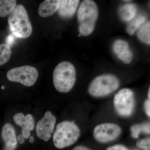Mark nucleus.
<instances>
[{
    "mask_svg": "<svg viewBox=\"0 0 150 150\" xmlns=\"http://www.w3.org/2000/svg\"><path fill=\"white\" fill-rule=\"evenodd\" d=\"M10 28L16 37L26 38L32 34V25L27 11L21 4L16 6L8 19Z\"/></svg>",
    "mask_w": 150,
    "mask_h": 150,
    "instance_id": "nucleus-1",
    "label": "nucleus"
},
{
    "mask_svg": "<svg viewBox=\"0 0 150 150\" xmlns=\"http://www.w3.org/2000/svg\"><path fill=\"white\" fill-rule=\"evenodd\" d=\"M98 16V8L94 1L84 0L82 2L77 14L79 30L81 35L88 36L92 33Z\"/></svg>",
    "mask_w": 150,
    "mask_h": 150,
    "instance_id": "nucleus-2",
    "label": "nucleus"
},
{
    "mask_svg": "<svg viewBox=\"0 0 150 150\" xmlns=\"http://www.w3.org/2000/svg\"><path fill=\"white\" fill-rule=\"evenodd\" d=\"M53 83L58 91L67 93L71 91L76 81L74 66L69 62H63L57 65L53 72Z\"/></svg>",
    "mask_w": 150,
    "mask_h": 150,
    "instance_id": "nucleus-3",
    "label": "nucleus"
},
{
    "mask_svg": "<svg viewBox=\"0 0 150 150\" xmlns=\"http://www.w3.org/2000/svg\"><path fill=\"white\" fill-rule=\"evenodd\" d=\"M80 135V131L74 122L64 121L56 126L53 136V142L56 148L63 149L73 144Z\"/></svg>",
    "mask_w": 150,
    "mask_h": 150,
    "instance_id": "nucleus-4",
    "label": "nucleus"
},
{
    "mask_svg": "<svg viewBox=\"0 0 150 150\" xmlns=\"http://www.w3.org/2000/svg\"><path fill=\"white\" fill-rule=\"evenodd\" d=\"M119 84V80L114 75H100L92 81L89 86L88 92L95 97L105 96L117 90Z\"/></svg>",
    "mask_w": 150,
    "mask_h": 150,
    "instance_id": "nucleus-5",
    "label": "nucleus"
},
{
    "mask_svg": "<svg viewBox=\"0 0 150 150\" xmlns=\"http://www.w3.org/2000/svg\"><path fill=\"white\" fill-rule=\"evenodd\" d=\"M7 78L11 81L20 83L26 86H33L38 76V70L30 66L13 68L7 73Z\"/></svg>",
    "mask_w": 150,
    "mask_h": 150,
    "instance_id": "nucleus-6",
    "label": "nucleus"
},
{
    "mask_svg": "<svg viewBox=\"0 0 150 150\" xmlns=\"http://www.w3.org/2000/svg\"><path fill=\"white\" fill-rule=\"evenodd\" d=\"M114 107L119 115L130 116L134 111L135 106L134 93L129 88H123L115 95L114 99Z\"/></svg>",
    "mask_w": 150,
    "mask_h": 150,
    "instance_id": "nucleus-7",
    "label": "nucleus"
},
{
    "mask_svg": "<svg viewBox=\"0 0 150 150\" xmlns=\"http://www.w3.org/2000/svg\"><path fill=\"white\" fill-rule=\"evenodd\" d=\"M121 133V129L117 124L105 123L98 125L94 130V136L98 142L106 143L115 140Z\"/></svg>",
    "mask_w": 150,
    "mask_h": 150,
    "instance_id": "nucleus-8",
    "label": "nucleus"
},
{
    "mask_svg": "<svg viewBox=\"0 0 150 150\" xmlns=\"http://www.w3.org/2000/svg\"><path fill=\"white\" fill-rule=\"evenodd\" d=\"M56 122L55 116L50 111L46 112L42 119L38 122L36 126V134L39 139L48 141L54 132Z\"/></svg>",
    "mask_w": 150,
    "mask_h": 150,
    "instance_id": "nucleus-9",
    "label": "nucleus"
},
{
    "mask_svg": "<svg viewBox=\"0 0 150 150\" xmlns=\"http://www.w3.org/2000/svg\"><path fill=\"white\" fill-rule=\"evenodd\" d=\"M15 123L22 127V134L25 139L30 137V131L35 127L34 120L31 114L25 115L22 112L16 113L13 116Z\"/></svg>",
    "mask_w": 150,
    "mask_h": 150,
    "instance_id": "nucleus-10",
    "label": "nucleus"
},
{
    "mask_svg": "<svg viewBox=\"0 0 150 150\" xmlns=\"http://www.w3.org/2000/svg\"><path fill=\"white\" fill-rule=\"evenodd\" d=\"M113 51L118 58L126 64L131 63L133 54L129 49V44L125 40L118 39L115 40L112 46Z\"/></svg>",
    "mask_w": 150,
    "mask_h": 150,
    "instance_id": "nucleus-11",
    "label": "nucleus"
},
{
    "mask_svg": "<svg viewBox=\"0 0 150 150\" xmlns=\"http://www.w3.org/2000/svg\"><path fill=\"white\" fill-rule=\"evenodd\" d=\"M1 137L5 143V150H14L17 144L15 130L10 123H6L2 129Z\"/></svg>",
    "mask_w": 150,
    "mask_h": 150,
    "instance_id": "nucleus-12",
    "label": "nucleus"
},
{
    "mask_svg": "<svg viewBox=\"0 0 150 150\" xmlns=\"http://www.w3.org/2000/svg\"><path fill=\"white\" fill-rule=\"evenodd\" d=\"M79 2L78 0L61 1L58 10L59 15L62 18H71L76 12Z\"/></svg>",
    "mask_w": 150,
    "mask_h": 150,
    "instance_id": "nucleus-13",
    "label": "nucleus"
},
{
    "mask_svg": "<svg viewBox=\"0 0 150 150\" xmlns=\"http://www.w3.org/2000/svg\"><path fill=\"white\" fill-rule=\"evenodd\" d=\"M60 0H46L40 4L38 13L40 16L48 17L58 11L60 4Z\"/></svg>",
    "mask_w": 150,
    "mask_h": 150,
    "instance_id": "nucleus-14",
    "label": "nucleus"
},
{
    "mask_svg": "<svg viewBox=\"0 0 150 150\" xmlns=\"http://www.w3.org/2000/svg\"><path fill=\"white\" fill-rule=\"evenodd\" d=\"M137 11V6L134 4H126L119 8V15L123 21H131L136 16Z\"/></svg>",
    "mask_w": 150,
    "mask_h": 150,
    "instance_id": "nucleus-15",
    "label": "nucleus"
},
{
    "mask_svg": "<svg viewBox=\"0 0 150 150\" xmlns=\"http://www.w3.org/2000/svg\"><path fill=\"white\" fill-rule=\"evenodd\" d=\"M15 0H0V17L4 18L13 11L16 6Z\"/></svg>",
    "mask_w": 150,
    "mask_h": 150,
    "instance_id": "nucleus-16",
    "label": "nucleus"
},
{
    "mask_svg": "<svg viewBox=\"0 0 150 150\" xmlns=\"http://www.w3.org/2000/svg\"><path fill=\"white\" fill-rule=\"evenodd\" d=\"M137 36L140 41L146 44H150V23L149 21L144 23L139 30Z\"/></svg>",
    "mask_w": 150,
    "mask_h": 150,
    "instance_id": "nucleus-17",
    "label": "nucleus"
},
{
    "mask_svg": "<svg viewBox=\"0 0 150 150\" xmlns=\"http://www.w3.org/2000/svg\"><path fill=\"white\" fill-rule=\"evenodd\" d=\"M146 20L145 16L141 15L138 16L132 20V21L129 23L126 28V31L130 35H132L136 32L137 29L144 24Z\"/></svg>",
    "mask_w": 150,
    "mask_h": 150,
    "instance_id": "nucleus-18",
    "label": "nucleus"
},
{
    "mask_svg": "<svg viewBox=\"0 0 150 150\" xmlns=\"http://www.w3.org/2000/svg\"><path fill=\"white\" fill-rule=\"evenodd\" d=\"M10 46L6 43L0 44V66L8 62L11 55Z\"/></svg>",
    "mask_w": 150,
    "mask_h": 150,
    "instance_id": "nucleus-19",
    "label": "nucleus"
},
{
    "mask_svg": "<svg viewBox=\"0 0 150 150\" xmlns=\"http://www.w3.org/2000/svg\"><path fill=\"white\" fill-rule=\"evenodd\" d=\"M132 137L137 138L141 132L146 134H150V124L149 123L136 124L132 126L131 128Z\"/></svg>",
    "mask_w": 150,
    "mask_h": 150,
    "instance_id": "nucleus-20",
    "label": "nucleus"
},
{
    "mask_svg": "<svg viewBox=\"0 0 150 150\" xmlns=\"http://www.w3.org/2000/svg\"><path fill=\"white\" fill-rule=\"evenodd\" d=\"M150 144L149 139L139 140L137 143V146L146 150H150Z\"/></svg>",
    "mask_w": 150,
    "mask_h": 150,
    "instance_id": "nucleus-21",
    "label": "nucleus"
},
{
    "mask_svg": "<svg viewBox=\"0 0 150 150\" xmlns=\"http://www.w3.org/2000/svg\"><path fill=\"white\" fill-rule=\"evenodd\" d=\"M106 150H128V149L122 145H117L110 147Z\"/></svg>",
    "mask_w": 150,
    "mask_h": 150,
    "instance_id": "nucleus-22",
    "label": "nucleus"
},
{
    "mask_svg": "<svg viewBox=\"0 0 150 150\" xmlns=\"http://www.w3.org/2000/svg\"><path fill=\"white\" fill-rule=\"evenodd\" d=\"M150 100L148 99L146 100L145 103L144 108L145 111L146 112L148 116L150 117Z\"/></svg>",
    "mask_w": 150,
    "mask_h": 150,
    "instance_id": "nucleus-23",
    "label": "nucleus"
},
{
    "mask_svg": "<svg viewBox=\"0 0 150 150\" xmlns=\"http://www.w3.org/2000/svg\"><path fill=\"white\" fill-rule=\"evenodd\" d=\"M73 150H91L88 148L83 146H78L74 148Z\"/></svg>",
    "mask_w": 150,
    "mask_h": 150,
    "instance_id": "nucleus-24",
    "label": "nucleus"
},
{
    "mask_svg": "<svg viewBox=\"0 0 150 150\" xmlns=\"http://www.w3.org/2000/svg\"><path fill=\"white\" fill-rule=\"evenodd\" d=\"M24 139L25 138L23 136L22 134H20L19 135L18 139V141L20 144H23L24 142Z\"/></svg>",
    "mask_w": 150,
    "mask_h": 150,
    "instance_id": "nucleus-25",
    "label": "nucleus"
},
{
    "mask_svg": "<svg viewBox=\"0 0 150 150\" xmlns=\"http://www.w3.org/2000/svg\"><path fill=\"white\" fill-rule=\"evenodd\" d=\"M29 142L30 143H33L34 142V138L32 137H30Z\"/></svg>",
    "mask_w": 150,
    "mask_h": 150,
    "instance_id": "nucleus-26",
    "label": "nucleus"
},
{
    "mask_svg": "<svg viewBox=\"0 0 150 150\" xmlns=\"http://www.w3.org/2000/svg\"><path fill=\"white\" fill-rule=\"evenodd\" d=\"M150 88H149V93H148V98H149V99L150 100Z\"/></svg>",
    "mask_w": 150,
    "mask_h": 150,
    "instance_id": "nucleus-27",
    "label": "nucleus"
},
{
    "mask_svg": "<svg viewBox=\"0 0 150 150\" xmlns=\"http://www.w3.org/2000/svg\"><path fill=\"white\" fill-rule=\"evenodd\" d=\"M2 89H4V86L2 87Z\"/></svg>",
    "mask_w": 150,
    "mask_h": 150,
    "instance_id": "nucleus-28",
    "label": "nucleus"
}]
</instances>
